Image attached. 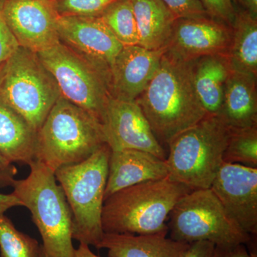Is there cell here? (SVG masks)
<instances>
[{"mask_svg": "<svg viewBox=\"0 0 257 257\" xmlns=\"http://www.w3.org/2000/svg\"><path fill=\"white\" fill-rule=\"evenodd\" d=\"M167 49L150 50L140 45L123 47L109 68L111 97L136 100L156 73Z\"/></svg>", "mask_w": 257, "mask_h": 257, "instance_id": "cell-15", "label": "cell"}, {"mask_svg": "<svg viewBox=\"0 0 257 257\" xmlns=\"http://www.w3.org/2000/svg\"><path fill=\"white\" fill-rule=\"evenodd\" d=\"M5 72H6V62L0 64V85L4 79Z\"/></svg>", "mask_w": 257, "mask_h": 257, "instance_id": "cell-36", "label": "cell"}, {"mask_svg": "<svg viewBox=\"0 0 257 257\" xmlns=\"http://www.w3.org/2000/svg\"><path fill=\"white\" fill-rule=\"evenodd\" d=\"M25 179L15 181L13 194L28 208L48 257H74L72 211L55 173L35 160Z\"/></svg>", "mask_w": 257, "mask_h": 257, "instance_id": "cell-4", "label": "cell"}, {"mask_svg": "<svg viewBox=\"0 0 257 257\" xmlns=\"http://www.w3.org/2000/svg\"><path fill=\"white\" fill-rule=\"evenodd\" d=\"M37 55L55 78L61 96L102 124L111 97L109 69L61 42Z\"/></svg>", "mask_w": 257, "mask_h": 257, "instance_id": "cell-7", "label": "cell"}, {"mask_svg": "<svg viewBox=\"0 0 257 257\" xmlns=\"http://www.w3.org/2000/svg\"><path fill=\"white\" fill-rule=\"evenodd\" d=\"M15 207H23V204L13 193L8 194L0 193V216L4 215L7 211Z\"/></svg>", "mask_w": 257, "mask_h": 257, "instance_id": "cell-33", "label": "cell"}, {"mask_svg": "<svg viewBox=\"0 0 257 257\" xmlns=\"http://www.w3.org/2000/svg\"><path fill=\"white\" fill-rule=\"evenodd\" d=\"M210 189L240 228L257 232V168L223 162Z\"/></svg>", "mask_w": 257, "mask_h": 257, "instance_id": "cell-12", "label": "cell"}, {"mask_svg": "<svg viewBox=\"0 0 257 257\" xmlns=\"http://www.w3.org/2000/svg\"><path fill=\"white\" fill-rule=\"evenodd\" d=\"M223 161L257 168V126L231 128Z\"/></svg>", "mask_w": 257, "mask_h": 257, "instance_id": "cell-24", "label": "cell"}, {"mask_svg": "<svg viewBox=\"0 0 257 257\" xmlns=\"http://www.w3.org/2000/svg\"><path fill=\"white\" fill-rule=\"evenodd\" d=\"M111 150L106 144L80 163L56 171L72 214V238L99 247L104 232L101 216Z\"/></svg>", "mask_w": 257, "mask_h": 257, "instance_id": "cell-5", "label": "cell"}, {"mask_svg": "<svg viewBox=\"0 0 257 257\" xmlns=\"http://www.w3.org/2000/svg\"><path fill=\"white\" fill-rule=\"evenodd\" d=\"M101 124L105 143L111 151L140 150L163 160L167 159L165 149L136 100H119L111 96Z\"/></svg>", "mask_w": 257, "mask_h": 257, "instance_id": "cell-11", "label": "cell"}, {"mask_svg": "<svg viewBox=\"0 0 257 257\" xmlns=\"http://www.w3.org/2000/svg\"><path fill=\"white\" fill-rule=\"evenodd\" d=\"M231 127L220 115H207L168 145L169 177L191 190L210 188L223 162Z\"/></svg>", "mask_w": 257, "mask_h": 257, "instance_id": "cell-6", "label": "cell"}, {"mask_svg": "<svg viewBox=\"0 0 257 257\" xmlns=\"http://www.w3.org/2000/svg\"><path fill=\"white\" fill-rule=\"evenodd\" d=\"M227 56L233 70L257 75V18L236 10Z\"/></svg>", "mask_w": 257, "mask_h": 257, "instance_id": "cell-22", "label": "cell"}, {"mask_svg": "<svg viewBox=\"0 0 257 257\" xmlns=\"http://www.w3.org/2000/svg\"><path fill=\"white\" fill-rule=\"evenodd\" d=\"M60 16L99 17L118 0H55Z\"/></svg>", "mask_w": 257, "mask_h": 257, "instance_id": "cell-26", "label": "cell"}, {"mask_svg": "<svg viewBox=\"0 0 257 257\" xmlns=\"http://www.w3.org/2000/svg\"><path fill=\"white\" fill-rule=\"evenodd\" d=\"M42 246L19 231L8 216H0V257H40Z\"/></svg>", "mask_w": 257, "mask_h": 257, "instance_id": "cell-25", "label": "cell"}, {"mask_svg": "<svg viewBox=\"0 0 257 257\" xmlns=\"http://www.w3.org/2000/svg\"><path fill=\"white\" fill-rule=\"evenodd\" d=\"M40 257H48L47 256L46 253H45V250H44L43 247H42L41 256H40Z\"/></svg>", "mask_w": 257, "mask_h": 257, "instance_id": "cell-37", "label": "cell"}, {"mask_svg": "<svg viewBox=\"0 0 257 257\" xmlns=\"http://www.w3.org/2000/svg\"><path fill=\"white\" fill-rule=\"evenodd\" d=\"M3 12L20 47L37 54L60 42L55 0H5Z\"/></svg>", "mask_w": 257, "mask_h": 257, "instance_id": "cell-10", "label": "cell"}, {"mask_svg": "<svg viewBox=\"0 0 257 257\" xmlns=\"http://www.w3.org/2000/svg\"><path fill=\"white\" fill-rule=\"evenodd\" d=\"M209 18L222 22L231 27L234 22L235 9L232 0H200Z\"/></svg>", "mask_w": 257, "mask_h": 257, "instance_id": "cell-28", "label": "cell"}, {"mask_svg": "<svg viewBox=\"0 0 257 257\" xmlns=\"http://www.w3.org/2000/svg\"><path fill=\"white\" fill-rule=\"evenodd\" d=\"M194 60H185L168 50L137 102L159 143L168 145L207 114L194 83Z\"/></svg>", "mask_w": 257, "mask_h": 257, "instance_id": "cell-1", "label": "cell"}, {"mask_svg": "<svg viewBox=\"0 0 257 257\" xmlns=\"http://www.w3.org/2000/svg\"><path fill=\"white\" fill-rule=\"evenodd\" d=\"M18 173L14 164L0 155V187H13Z\"/></svg>", "mask_w": 257, "mask_h": 257, "instance_id": "cell-31", "label": "cell"}, {"mask_svg": "<svg viewBox=\"0 0 257 257\" xmlns=\"http://www.w3.org/2000/svg\"><path fill=\"white\" fill-rule=\"evenodd\" d=\"M215 245L209 241H197L189 243L188 248L186 249L181 257H213Z\"/></svg>", "mask_w": 257, "mask_h": 257, "instance_id": "cell-30", "label": "cell"}, {"mask_svg": "<svg viewBox=\"0 0 257 257\" xmlns=\"http://www.w3.org/2000/svg\"><path fill=\"white\" fill-rule=\"evenodd\" d=\"M4 3L5 0H0V64L9 60L20 47L5 20Z\"/></svg>", "mask_w": 257, "mask_h": 257, "instance_id": "cell-29", "label": "cell"}, {"mask_svg": "<svg viewBox=\"0 0 257 257\" xmlns=\"http://www.w3.org/2000/svg\"><path fill=\"white\" fill-rule=\"evenodd\" d=\"M74 257H101L93 253L89 245L80 243L79 247L76 248Z\"/></svg>", "mask_w": 257, "mask_h": 257, "instance_id": "cell-35", "label": "cell"}, {"mask_svg": "<svg viewBox=\"0 0 257 257\" xmlns=\"http://www.w3.org/2000/svg\"><path fill=\"white\" fill-rule=\"evenodd\" d=\"M256 77L231 69L219 114L229 127L257 126Z\"/></svg>", "mask_w": 257, "mask_h": 257, "instance_id": "cell-18", "label": "cell"}, {"mask_svg": "<svg viewBox=\"0 0 257 257\" xmlns=\"http://www.w3.org/2000/svg\"><path fill=\"white\" fill-rule=\"evenodd\" d=\"M0 94L36 132L61 96L55 78L37 54L20 47L6 62Z\"/></svg>", "mask_w": 257, "mask_h": 257, "instance_id": "cell-9", "label": "cell"}, {"mask_svg": "<svg viewBox=\"0 0 257 257\" xmlns=\"http://www.w3.org/2000/svg\"><path fill=\"white\" fill-rule=\"evenodd\" d=\"M61 42L109 69L123 46L99 17L60 16Z\"/></svg>", "mask_w": 257, "mask_h": 257, "instance_id": "cell-14", "label": "cell"}, {"mask_svg": "<svg viewBox=\"0 0 257 257\" xmlns=\"http://www.w3.org/2000/svg\"><path fill=\"white\" fill-rule=\"evenodd\" d=\"M168 232L150 234L104 233L98 248L108 257H181L189 243L167 237Z\"/></svg>", "mask_w": 257, "mask_h": 257, "instance_id": "cell-17", "label": "cell"}, {"mask_svg": "<svg viewBox=\"0 0 257 257\" xmlns=\"http://www.w3.org/2000/svg\"><path fill=\"white\" fill-rule=\"evenodd\" d=\"M167 177L166 161L152 154L136 150L111 151L105 199L126 187Z\"/></svg>", "mask_w": 257, "mask_h": 257, "instance_id": "cell-16", "label": "cell"}, {"mask_svg": "<svg viewBox=\"0 0 257 257\" xmlns=\"http://www.w3.org/2000/svg\"><path fill=\"white\" fill-rule=\"evenodd\" d=\"M138 25V45L150 50L167 47L177 18L162 0H131Z\"/></svg>", "mask_w": 257, "mask_h": 257, "instance_id": "cell-21", "label": "cell"}, {"mask_svg": "<svg viewBox=\"0 0 257 257\" xmlns=\"http://www.w3.org/2000/svg\"><path fill=\"white\" fill-rule=\"evenodd\" d=\"M105 144L100 121L61 96L37 130L35 160L55 173L87 160Z\"/></svg>", "mask_w": 257, "mask_h": 257, "instance_id": "cell-3", "label": "cell"}, {"mask_svg": "<svg viewBox=\"0 0 257 257\" xmlns=\"http://www.w3.org/2000/svg\"><path fill=\"white\" fill-rule=\"evenodd\" d=\"M231 71L227 54L204 56L194 61V87L207 115L220 114Z\"/></svg>", "mask_w": 257, "mask_h": 257, "instance_id": "cell-20", "label": "cell"}, {"mask_svg": "<svg viewBox=\"0 0 257 257\" xmlns=\"http://www.w3.org/2000/svg\"><path fill=\"white\" fill-rule=\"evenodd\" d=\"M37 132L0 94V155L11 163L35 161Z\"/></svg>", "mask_w": 257, "mask_h": 257, "instance_id": "cell-19", "label": "cell"}, {"mask_svg": "<svg viewBox=\"0 0 257 257\" xmlns=\"http://www.w3.org/2000/svg\"><path fill=\"white\" fill-rule=\"evenodd\" d=\"M191 191L169 177L121 189L104 200L103 231L132 234L168 232L167 221L171 211Z\"/></svg>", "mask_w": 257, "mask_h": 257, "instance_id": "cell-2", "label": "cell"}, {"mask_svg": "<svg viewBox=\"0 0 257 257\" xmlns=\"http://www.w3.org/2000/svg\"><path fill=\"white\" fill-rule=\"evenodd\" d=\"M213 257H256L248 251L245 244L233 245L227 246H215Z\"/></svg>", "mask_w": 257, "mask_h": 257, "instance_id": "cell-32", "label": "cell"}, {"mask_svg": "<svg viewBox=\"0 0 257 257\" xmlns=\"http://www.w3.org/2000/svg\"><path fill=\"white\" fill-rule=\"evenodd\" d=\"M231 27L209 16L177 19L167 50L185 60L204 56L227 54L231 45Z\"/></svg>", "mask_w": 257, "mask_h": 257, "instance_id": "cell-13", "label": "cell"}, {"mask_svg": "<svg viewBox=\"0 0 257 257\" xmlns=\"http://www.w3.org/2000/svg\"><path fill=\"white\" fill-rule=\"evenodd\" d=\"M162 1L177 19H194L208 16L200 0Z\"/></svg>", "mask_w": 257, "mask_h": 257, "instance_id": "cell-27", "label": "cell"}, {"mask_svg": "<svg viewBox=\"0 0 257 257\" xmlns=\"http://www.w3.org/2000/svg\"><path fill=\"white\" fill-rule=\"evenodd\" d=\"M171 239L185 243L209 241L215 246L248 243L250 235L226 212L210 188L192 190L171 211Z\"/></svg>", "mask_w": 257, "mask_h": 257, "instance_id": "cell-8", "label": "cell"}, {"mask_svg": "<svg viewBox=\"0 0 257 257\" xmlns=\"http://www.w3.org/2000/svg\"><path fill=\"white\" fill-rule=\"evenodd\" d=\"M242 6L243 10H246L250 15L257 18V0H237Z\"/></svg>", "mask_w": 257, "mask_h": 257, "instance_id": "cell-34", "label": "cell"}, {"mask_svg": "<svg viewBox=\"0 0 257 257\" xmlns=\"http://www.w3.org/2000/svg\"><path fill=\"white\" fill-rule=\"evenodd\" d=\"M123 46L138 45L136 19L131 0H118L99 16Z\"/></svg>", "mask_w": 257, "mask_h": 257, "instance_id": "cell-23", "label": "cell"}]
</instances>
